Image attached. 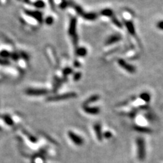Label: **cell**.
Listing matches in <instances>:
<instances>
[{"label":"cell","instance_id":"cell-1","mask_svg":"<svg viewBox=\"0 0 163 163\" xmlns=\"http://www.w3.org/2000/svg\"><path fill=\"white\" fill-rule=\"evenodd\" d=\"M137 157L140 161L145 159L146 157V143L142 137H139L136 140Z\"/></svg>","mask_w":163,"mask_h":163},{"label":"cell","instance_id":"cell-2","mask_svg":"<svg viewBox=\"0 0 163 163\" xmlns=\"http://www.w3.org/2000/svg\"><path fill=\"white\" fill-rule=\"evenodd\" d=\"M118 64L120 65L121 67H122L124 70H125L127 72L133 73L135 72V67H133L132 65L127 63L125 61H124L123 59H119L118 61Z\"/></svg>","mask_w":163,"mask_h":163},{"label":"cell","instance_id":"cell-3","mask_svg":"<svg viewBox=\"0 0 163 163\" xmlns=\"http://www.w3.org/2000/svg\"><path fill=\"white\" fill-rule=\"evenodd\" d=\"M121 40V37L118 35V34H115V35H113L112 36H110L109 38L107 39V40L106 41V45H109V44H112V43H114L118 41H120Z\"/></svg>","mask_w":163,"mask_h":163},{"label":"cell","instance_id":"cell-4","mask_svg":"<svg viewBox=\"0 0 163 163\" xmlns=\"http://www.w3.org/2000/svg\"><path fill=\"white\" fill-rule=\"evenodd\" d=\"M126 26H127V29L128 31L129 32V33L130 35H134L135 34V26L133 25V22L131 21H127L125 22Z\"/></svg>","mask_w":163,"mask_h":163},{"label":"cell","instance_id":"cell-5","mask_svg":"<svg viewBox=\"0 0 163 163\" xmlns=\"http://www.w3.org/2000/svg\"><path fill=\"white\" fill-rule=\"evenodd\" d=\"M139 97L141 99H142L143 101H145L146 103H148L150 101V95L148 93H142L141 95H139Z\"/></svg>","mask_w":163,"mask_h":163},{"label":"cell","instance_id":"cell-6","mask_svg":"<svg viewBox=\"0 0 163 163\" xmlns=\"http://www.w3.org/2000/svg\"><path fill=\"white\" fill-rule=\"evenodd\" d=\"M86 112H88L89 114H97L99 113L100 109L99 107H88V108H86Z\"/></svg>","mask_w":163,"mask_h":163},{"label":"cell","instance_id":"cell-7","mask_svg":"<svg viewBox=\"0 0 163 163\" xmlns=\"http://www.w3.org/2000/svg\"><path fill=\"white\" fill-rule=\"evenodd\" d=\"M101 14L102 15L105 16V17H111L113 15V12H112V10L110 9H105V10H102L101 12Z\"/></svg>","mask_w":163,"mask_h":163},{"label":"cell","instance_id":"cell-8","mask_svg":"<svg viewBox=\"0 0 163 163\" xmlns=\"http://www.w3.org/2000/svg\"><path fill=\"white\" fill-rule=\"evenodd\" d=\"M95 130H96V132H97V135H98L97 137L99 139H101V127L99 125H96V127H95Z\"/></svg>","mask_w":163,"mask_h":163},{"label":"cell","instance_id":"cell-9","mask_svg":"<svg viewBox=\"0 0 163 163\" xmlns=\"http://www.w3.org/2000/svg\"><path fill=\"white\" fill-rule=\"evenodd\" d=\"M112 20V22H113V23L114 25H116L117 27H119V28H122V25L120 23V22H119V20L117 19V18H113Z\"/></svg>","mask_w":163,"mask_h":163},{"label":"cell","instance_id":"cell-10","mask_svg":"<svg viewBox=\"0 0 163 163\" xmlns=\"http://www.w3.org/2000/svg\"><path fill=\"white\" fill-rule=\"evenodd\" d=\"M156 26L158 29L163 31V20H160L159 22H158Z\"/></svg>","mask_w":163,"mask_h":163},{"label":"cell","instance_id":"cell-11","mask_svg":"<svg viewBox=\"0 0 163 163\" xmlns=\"http://www.w3.org/2000/svg\"><path fill=\"white\" fill-rule=\"evenodd\" d=\"M86 53V50H85L84 49H81V50H80L79 54L80 55H84Z\"/></svg>","mask_w":163,"mask_h":163}]
</instances>
